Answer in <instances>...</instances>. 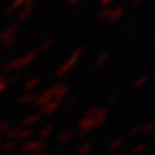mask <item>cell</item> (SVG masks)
I'll list each match as a JSON object with an SVG mask.
<instances>
[{"mask_svg":"<svg viewBox=\"0 0 155 155\" xmlns=\"http://www.w3.org/2000/svg\"><path fill=\"white\" fill-rule=\"evenodd\" d=\"M108 113H109V109L107 107L91 106L86 109L84 116L92 118V121L94 123V127H95V130H98L106 124L107 118H108Z\"/></svg>","mask_w":155,"mask_h":155,"instance_id":"cell-1","label":"cell"},{"mask_svg":"<svg viewBox=\"0 0 155 155\" xmlns=\"http://www.w3.org/2000/svg\"><path fill=\"white\" fill-rule=\"evenodd\" d=\"M58 86H59V84H55V85L51 86L50 89L45 90L44 92H41L40 94H37V98H36L35 102L32 104L33 107L40 109L41 107H44V106L46 105V104H48L50 101H52V100H54V99H58V98H56V90H58ZM58 100H60V99H58Z\"/></svg>","mask_w":155,"mask_h":155,"instance_id":"cell-2","label":"cell"},{"mask_svg":"<svg viewBox=\"0 0 155 155\" xmlns=\"http://www.w3.org/2000/svg\"><path fill=\"white\" fill-rule=\"evenodd\" d=\"M46 141L36 139V140H27L21 146L23 154H38L39 152L46 150Z\"/></svg>","mask_w":155,"mask_h":155,"instance_id":"cell-3","label":"cell"},{"mask_svg":"<svg viewBox=\"0 0 155 155\" xmlns=\"http://www.w3.org/2000/svg\"><path fill=\"white\" fill-rule=\"evenodd\" d=\"M33 59H35V54H30V55H27V56H24V58L18 59V60H14V61H12L11 63L7 66V70H8V69H9V70L21 69L23 67L30 64V63L32 62Z\"/></svg>","mask_w":155,"mask_h":155,"instance_id":"cell-4","label":"cell"},{"mask_svg":"<svg viewBox=\"0 0 155 155\" xmlns=\"http://www.w3.org/2000/svg\"><path fill=\"white\" fill-rule=\"evenodd\" d=\"M62 106V101L61 100L54 99L50 101L48 104H46L44 107L40 108V114L41 115H53L54 113L60 109V107Z\"/></svg>","mask_w":155,"mask_h":155,"instance_id":"cell-5","label":"cell"},{"mask_svg":"<svg viewBox=\"0 0 155 155\" xmlns=\"http://www.w3.org/2000/svg\"><path fill=\"white\" fill-rule=\"evenodd\" d=\"M43 118V115L40 113H33V114H30L29 116H27L25 118H23L22 121V127H35L36 124H38Z\"/></svg>","mask_w":155,"mask_h":155,"instance_id":"cell-6","label":"cell"},{"mask_svg":"<svg viewBox=\"0 0 155 155\" xmlns=\"http://www.w3.org/2000/svg\"><path fill=\"white\" fill-rule=\"evenodd\" d=\"M18 148V141L16 140H11V139H7L6 141L2 143V147H1V150L6 153L7 155L13 154L15 150Z\"/></svg>","mask_w":155,"mask_h":155,"instance_id":"cell-7","label":"cell"},{"mask_svg":"<svg viewBox=\"0 0 155 155\" xmlns=\"http://www.w3.org/2000/svg\"><path fill=\"white\" fill-rule=\"evenodd\" d=\"M37 98V94L36 93H27V94H22L21 97H18L16 99L17 105L20 106H24V105H32L35 102V100Z\"/></svg>","mask_w":155,"mask_h":155,"instance_id":"cell-8","label":"cell"},{"mask_svg":"<svg viewBox=\"0 0 155 155\" xmlns=\"http://www.w3.org/2000/svg\"><path fill=\"white\" fill-rule=\"evenodd\" d=\"M53 130H54V127H53V124H46L44 127H41L40 130H39L38 132V139L40 140H46L47 138H50L51 136H52V133H53Z\"/></svg>","mask_w":155,"mask_h":155,"instance_id":"cell-9","label":"cell"},{"mask_svg":"<svg viewBox=\"0 0 155 155\" xmlns=\"http://www.w3.org/2000/svg\"><path fill=\"white\" fill-rule=\"evenodd\" d=\"M33 133V130L31 127H21V130H20V132H18V136H17L16 138V141H27L30 137H31V134Z\"/></svg>","mask_w":155,"mask_h":155,"instance_id":"cell-10","label":"cell"},{"mask_svg":"<svg viewBox=\"0 0 155 155\" xmlns=\"http://www.w3.org/2000/svg\"><path fill=\"white\" fill-rule=\"evenodd\" d=\"M92 148H93V146L90 141H84L78 146L77 153L78 155H89L92 152Z\"/></svg>","mask_w":155,"mask_h":155,"instance_id":"cell-11","label":"cell"},{"mask_svg":"<svg viewBox=\"0 0 155 155\" xmlns=\"http://www.w3.org/2000/svg\"><path fill=\"white\" fill-rule=\"evenodd\" d=\"M154 127L155 124L153 121L146 122L143 125H140V132L144 133V134H152V133L154 132Z\"/></svg>","mask_w":155,"mask_h":155,"instance_id":"cell-12","label":"cell"},{"mask_svg":"<svg viewBox=\"0 0 155 155\" xmlns=\"http://www.w3.org/2000/svg\"><path fill=\"white\" fill-rule=\"evenodd\" d=\"M123 144H124V139L116 138V139H114L110 144H109V147H108V148H109L110 152H117V150H120L122 148Z\"/></svg>","mask_w":155,"mask_h":155,"instance_id":"cell-13","label":"cell"},{"mask_svg":"<svg viewBox=\"0 0 155 155\" xmlns=\"http://www.w3.org/2000/svg\"><path fill=\"white\" fill-rule=\"evenodd\" d=\"M74 134H72L71 131H66V132L61 133L59 137H58V143L60 145H64L67 143H69L70 140L72 139Z\"/></svg>","mask_w":155,"mask_h":155,"instance_id":"cell-14","label":"cell"},{"mask_svg":"<svg viewBox=\"0 0 155 155\" xmlns=\"http://www.w3.org/2000/svg\"><path fill=\"white\" fill-rule=\"evenodd\" d=\"M39 84V79L37 77H32L30 78L29 81H27V83L24 84V89L27 91H31V90L36 89Z\"/></svg>","mask_w":155,"mask_h":155,"instance_id":"cell-15","label":"cell"},{"mask_svg":"<svg viewBox=\"0 0 155 155\" xmlns=\"http://www.w3.org/2000/svg\"><path fill=\"white\" fill-rule=\"evenodd\" d=\"M20 130H21V127H11V129L8 130V132L5 134L6 138L11 139V140H16Z\"/></svg>","mask_w":155,"mask_h":155,"instance_id":"cell-16","label":"cell"},{"mask_svg":"<svg viewBox=\"0 0 155 155\" xmlns=\"http://www.w3.org/2000/svg\"><path fill=\"white\" fill-rule=\"evenodd\" d=\"M146 150H147V144L140 143V144L136 145V146L132 148V154L133 155H140L141 153H144Z\"/></svg>","mask_w":155,"mask_h":155,"instance_id":"cell-17","label":"cell"},{"mask_svg":"<svg viewBox=\"0 0 155 155\" xmlns=\"http://www.w3.org/2000/svg\"><path fill=\"white\" fill-rule=\"evenodd\" d=\"M11 127H12L9 122H7V121H0V137L5 136Z\"/></svg>","mask_w":155,"mask_h":155,"instance_id":"cell-18","label":"cell"},{"mask_svg":"<svg viewBox=\"0 0 155 155\" xmlns=\"http://www.w3.org/2000/svg\"><path fill=\"white\" fill-rule=\"evenodd\" d=\"M147 79H148V78L146 77V76H143V77H140V78H137V79L134 81V83H133V87H134V89H139V87H141L143 85H145V84H146Z\"/></svg>","mask_w":155,"mask_h":155,"instance_id":"cell-19","label":"cell"},{"mask_svg":"<svg viewBox=\"0 0 155 155\" xmlns=\"http://www.w3.org/2000/svg\"><path fill=\"white\" fill-rule=\"evenodd\" d=\"M139 133H141L140 132V125H134V127H132L127 131V136H129L130 138H133V137H136Z\"/></svg>","mask_w":155,"mask_h":155,"instance_id":"cell-20","label":"cell"},{"mask_svg":"<svg viewBox=\"0 0 155 155\" xmlns=\"http://www.w3.org/2000/svg\"><path fill=\"white\" fill-rule=\"evenodd\" d=\"M75 105H76V101H75V100H69V101H67L66 104H63L62 107H63V110L69 111L75 107Z\"/></svg>","mask_w":155,"mask_h":155,"instance_id":"cell-21","label":"cell"},{"mask_svg":"<svg viewBox=\"0 0 155 155\" xmlns=\"http://www.w3.org/2000/svg\"><path fill=\"white\" fill-rule=\"evenodd\" d=\"M7 89V79L4 76H0V94H2Z\"/></svg>","mask_w":155,"mask_h":155,"instance_id":"cell-22","label":"cell"},{"mask_svg":"<svg viewBox=\"0 0 155 155\" xmlns=\"http://www.w3.org/2000/svg\"><path fill=\"white\" fill-rule=\"evenodd\" d=\"M37 155H51V153L45 150H41V152H39V153Z\"/></svg>","mask_w":155,"mask_h":155,"instance_id":"cell-23","label":"cell"},{"mask_svg":"<svg viewBox=\"0 0 155 155\" xmlns=\"http://www.w3.org/2000/svg\"><path fill=\"white\" fill-rule=\"evenodd\" d=\"M20 76H21L20 74H16V75H14V76L12 77V81H13V82H15L16 79H18V78H20Z\"/></svg>","mask_w":155,"mask_h":155,"instance_id":"cell-24","label":"cell"},{"mask_svg":"<svg viewBox=\"0 0 155 155\" xmlns=\"http://www.w3.org/2000/svg\"><path fill=\"white\" fill-rule=\"evenodd\" d=\"M2 143H4V140H2V138L0 137V150H1V147H2Z\"/></svg>","mask_w":155,"mask_h":155,"instance_id":"cell-25","label":"cell"},{"mask_svg":"<svg viewBox=\"0 0 155 155\" xmlns=\"http://www.w3.org/2000/svg\"><path fill=\"white\" fill-rule=\"evenodd\" d=\"M23 155H37V154H23Z\"/></svg>","mask_w":155,"mask_h":155,"instance_id":"cell-26","label":"cell"},{"mask_svg":"<svg viewBox=\"0 0 155 155\" xmlns=\"http://www.w3.org/2000/svg\"><path fill=\"white\" fill-rule=\"evenodd\" d=\"M9 155H14V154H9Z\"/></svg>","mask_w":155,"mask_h":155,"instance_id":"cell-27","label":"cell"}]
</instances>
